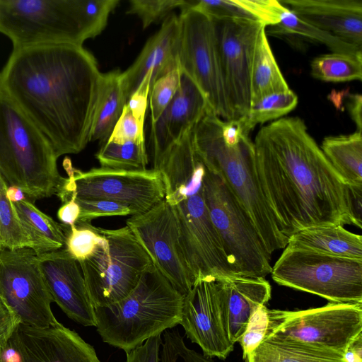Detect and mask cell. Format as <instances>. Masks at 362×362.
<instances>
[{
    "instance_id": "6da1fadb",
    "label": "cell",
    "mask_w": 362,
    "mask_h": 362,
    "mask_svg": "<svg viewBox=\"0 0 362 362\" xmlns=\"http://www.w3.org/2000/svg\"><path fill=\"white\" fill-rule=\"evenodd\" d=\"M253 143L262 192L286 237L314 226H356L349 185L301 118L272 122Z\"/></svg>"
},
{
    "instance_id": "7a4b0ae2",
    "label": "cell",
    "mask_w": 362,
    "mask_h": 362,
    "mask_svg": "<svg viewBox=\"0 0 362 362\" xmlns=\"http://www.w3.org/2000/svg\"><path fill=\"white\" fill-rule=\"evenodd\" d=\"M101 74L83 46L38 45L13 50L0 85L59 158L78 153L90 142Z\"/></svg>"
},
{
    "instance_id": "3957f363",
    "label": "cell",
    "mask_w": 362,
    "mask_h": 362,
    "mask_svg": "<svg viewBox=\"0 0 362 362\" xmlns=\"http://www.w3.org/2000/svg\"><path fill=\"white\" fill-rule=\"evenodd\" d=\"M223 120L209 107L192 131L197 154L206 168L217 175L249 215L268 252L285 248L288 238L262 192L256 170L254 143L244 135L234 145L222 136Z\"/></svg>"
},
{
    "instance_id": "277c9868",
    "label": "cell",
    "mask_w": 362,
    "mask_h": 362,
    "mask_svg": "<svg viewBox=\"0 0 362 362\" xmlns=\"http://www.w3.org/2000/svg\"><path fill=\"white\" fill-rule=\"evenodd\" d=\"M204 173L205 165L199 161L177 166L163 175L164 199L175 216L180 245L195 281L237 275L205 203Z\"/></svg>"
},
{
    "instance_id": "5b68a950",
    "label": "cell",
    "mask_w": 362,
    "mask_h": 362,
    "mask_svg": "<svg viewBox=\"0 0 362 362\" xmlns=\"http://www.w3.org/2000/svg\"><path fill=\"white\" fill-rule=\"evenodd\" d=\"M182 300L152 264L128 296L93 308L97 332L104 342L129 351L180 325Z\"/></svg>"
},
{
    "instance_id": "8992f818",
    "label": "cell",
    "mask_w": 362,
    "mask_h": 362,
    "mask_svg": "<svg viewBox=\"0 0 362 362\" xmlns=\"http://www.w3.org/2000/svg\"><path fill=\"white\" fill-rule=\"evenodd\" d=\"M43 133L0 85V174L32 202L56 194L62 177Z\"/></svg>"
},
{
    "instance_id": "52a82bcc",
    "label": "cell",
    "mask_w": 362,
    "mask_h": 362,
    "mask_svg": "<svg viewBox=\"0 0 362 362\" xmlns=\"http://www.w3.org/2000/svg\"><path fill=\"white\" fill-rule=\"evenodd\" d=\"M270 274L279 285L319 296L329 302L362 303V259L286 245Z\"/></svg>"
},
{
    "instance_id": "ba28073f",
    "label": "cell",
    "mask_w": 362,
    "mask_h": 362,
    "mask_svg": "<svg viewBox=\"0 0 362 362\" xmlns=\"http://www.w3.org/2000/svg\"><path fill=\"white\" fill-rule=\"evenodd\" d=\"M107 243L78 262L94 308L105 307L128 296L152 262L127 226L99 228Z\"/></svg>"
},
{
    "instance_id": "9c48e42d",
    "label": "cell",
    "mask_w": 362,
    "mask_h": 362,
    "mask_svg": "<svg viewBox=\"0 0 362 362\" xmlns=\"http://www.w3.org/2000/svg\"><path fill=\"white\" fill-rule=\"evenodd\" d=\"M204 196L211 220L237 275L264 278L271 256L252 219L216 174L205 166Z\"/></svg>"
},
{
    "instance_id": "30bf717a",
    "label": "cell",
    "mask_w": 362,
    "mask_h": 362,
    "mask_svg": "<svg viewBox=\"0 0 362 362\" xmlns=\"http://www.w3.org/2000/svg\"><path fill=\"white\" fill-rule=\"evenodd\" d=\"M62 177L56 195L63 202L71 199H106L124 204L134 215L143 214L165 198L161 173L156 169L137 170L93 168H75L66 158Z\"/></svg>"
},
{
    "instance_id": "8fae6325",
    "label": "cell",
    "mask_w": 362,
    "mask_h": 362,
    "mask_svg": "<svg viewBox=\"0 0 362 362\" xmlns=\"http://www.w3.org/2000/svg\"><path fill=\"white\" fill-rule=\"evenodd\" d=\"M0 32L13 50L86 40L71 0H0Z\"/></svg>"
},
{
    "instance_id": "7c38bea8",
    "label": "cell",
    "mask_w": 362,
    "mask_h": 362,
    "mask_svg": "<svg viewBox=\"0 0 362 362\" xmlns=\"http://www.w3.org/2000/svg\"><path fill=\"white\" fill-rule=\"evenodd\" d=\"M268 316L264 337L291 339L344 355L362 332V303L329 302L320 308L295 311L268 309Z\"/></svg>"
},
{
    "instance_id": "4fadbf2b",
    "label": "cell",
    "mask_w": 362,
    "mask_h": 362,
    "mask_svg": "<svg viewBox=\"0 0 362 362\" xmlns=\"http://www.w3.org/2000/svg\"><path fill=\"white\" fill-rule=\"evenodd\" d=\"M179 66L204 94L222 119H234L228 100L217 50L214 21L192 8L180 10Z\"/></svg>"
},
{
    "instance_id": "5bb4252c",
    "label": "cell",
    "mask_w": 362,
    "mask_h": 362,
    "mask_svg": "<svg viewBox=\"0 0 362 362\" xmlns=\"http://www.w3.org/2000/svg\"><path fill=\"white\" fill-rule=\"evenodd\" d=\"M0 298L23 324L47 327L58 322L37 255L30 248L0 252Z\"/></svg>"
},
{
    "instance_id": "9a60e30c",
    "label": "cell",
    "mask_w": 362,
    "mask_h": 362,
    "mask_svg": "<svg viewBox=\"0 0 362 362\" xmlns=\"http://www.w3.org/2000/svg\"><path fill=\"white\" fill-rule=\"evenodd\" d=\"M126 223L152 264L182 296L195 279L186 262L174 212L165 199L147 211L132 216Z\"/></svg>"
},
{
    "instance_id": "2e32d148",
    "label": "cell",
    "mask_w": 362,
    "mask_h": 362,
    "mask_svg": "<svg viewBox=\"0 0 362 362\" xmlns=\"http://www.w3.org/2000/svg\"><path fill=\"white\" fill-rule=\"evenodd\" d=\"M222 77L234 119L251 104V69L255 46L262 24L243 20L214 19Z\"/></svg>"
},
{
    "instance_id": "e0dca14e",
    "label": "cell",
    "mask_w": 362,
    "mask_h": 362,
    "mask_svg": "<svg viewBox=\"0 0 362 362\" xmlns=\"http://www.w3.org/2000/svg\"><path fill=\"white\" fill-rule=\"evenodd\" d=\"M6 362H100L95 349L60 322L47 327L21 323L6 346Z\"/></svg>"
},
{
    "instance_id": "ac0fdd59",
    "label": "cell",
    "mask_w": 362,
    "mask_h": 362,
    "mask_svg": "<svg viewBox=\"0 0 362 362\" xmlns=\"http://www.w3.org/2000/svg\"><path fill=\"white\" fill-rule=\"evenodd\" d=\"M180 325L207 356L226 358L233 350L223 323L218 284L213 278L197 279L183 296Z\"/></svg>"
},
{
    "instance_id": "d6986e66",
    "label": "cell",
    "mask_w": 362,
    "mask_h": 362,
    "mask_svg": "<svg viewBox=\"0 0 362 362\" xmlns=\"http://www.w3.org/2000/svg\"><path fill=\"white\" fill-rule=\"evenodd\" d=\"M37 260L53 301L72 320L95 327L80 263L64 247L37 255Z\"/></svg>"
},
{
    "instance_id": "ffe728a7",
    "label": "cell",
    "mask_w": 362,
    "mask_h": 362,
    "mask_svg": "<svg viewBox=\"0 0 362 362\" xmlns=\"http://www.w3.org/2000/svg\"><path fill=\"white\" fill-rule=\"evenodd\" d=\"M209 107L203 92L182 71L175 95L157 120L151 123L153 163L194 129Z\"/></svg>"
},
{
    "instance_id": "44dd1931",
    "label": "cell",
    "mask_w": 362,
    "mask_h": 362,
    "mask_svg": "<svg viewBox=\"0 0 362 362\" xmlns=\"http://www.w3.org/2000/svg\"><path fill=\"white\" fill-rule=\"evenodd\" d=\"M180 33L179 16L172 13L148 40L134 62L122 72L127 100L148 74H151V87L157 79L180 66Z\"/></svg>"
},
{
    "instance_id": "7402d4cb",
    "label": "cell",
    "mask_w": 362,
    "mask_h": 362,
    "mask_svg": "<svg viewBox=\"0 0 362 362\" xmlns=\"http://www.w3.org/2000/svg\"><path fill=\"white\" fill-rule=\"evenodd\" d=\"M216 281L224 326L235 344L245 332L256 310L270 299L272 288L262 277L235 275Z\"/></svg>"
},
{
    "instance_id": "603a6c76",
    "label": "cell",
    "mask_w": 362,
    "mask_h": 362,
    "mask_svg": "<svg viewBox=\"0 0 362 362\" xmlns=\"http://www.w3.org/2000/svg\"><path fill=\"white\" fill-rule=\"evenodd\" d=\"M303 21L362 48L361 0H281Z\"/></svg>"
},
{
    "instance_id": "cb8c5ba5",
    "label": "cell",
    "mask_w": 362,
    "mask_h": 362,
    "mask_svg": "<svg viewBox=\"0 0 362 362\" xmlns=\"http://www.w3.org/2000/svg\"><path fill=\"white\" fill-rule=\"evenodd\" d=\"M287 245L332 256L362 259V236L341 225L301 230L288 238Z\"/></svg>"
},
{
    "instance_id": "d4e9b609",
    "label": "cell",
    "mask_w": 362,
    "mask_h": 362,
    "mask_svg": "<svg viewBox=\"0 0 362 362\" xmlns=\"http://www.w3.org/2000/svg\"><path fill=\"white\" fill-rule=\"evenodd\" d=\"M246 362H346L339 351L269 335L246 356Z\"/></svg>"
},
{
    "instance_id": "484cf974",
    "label": "cell",
    "mask_w": 362,
    "mask_h": 362,
    "mask_svg": "<svg viewBox=\"0 0 362 362\" xmlns=\"http://www.w3.org/2000/svg\"><path fill=\"white\" fill-rule=\"evenodd\" d=\"M189 8L211 18L249 21L267 28L280 22L284 6L276 0H191Z\"/></svg>"
},
{
    "instance_id": "4316f807",
    "label": "cell",
    "mask_w": 362,
    "mask_h": 362,
    "mask_svg": "<svg viewBox=\"0 0 362 362\" xmlns=\"http://www.w3.org/2000/svg\"><path fill=\"white\" fill-rule=\"evenodd\" d=\"M127 102L119 69L101 74L98 95L90 132V141L105 144Z\"/></svg>"
},
{
    "instance_id": "83f0119b",
    "label": "cell",
    "mask_w": 362,
    "mask_h": 362,
    "mask_svg": "<svg viewBox=\"0 0 362 362\" xmlns=\"http://www.w3.org/2000/svg\"><path fill=\"white\" fill-rule=\"evenodd\" d=\"M320 148L332 167L349 186H362V134L325 137Z\"/></svg>"
},
{
    "instance_id": "f1b7e54d",
    "label": "cell",
    "mask_w": 362,
    "mask_h": 362,
    "mask_svg": "<svg viewBox=\"0 0 362 362\" xmlns=\"http://www.w3.org/2000/svg\"><path fill=\"white\" fill-rule=\"evenodd\" d=\"M21 224L28 235L37 255L64 247L65 235L60 223L25 199L14 204Z\"/></svg>"
},
{
    "instance_id": "f546056e",
    "label": "cell",
    "mask_w": 362,
    "mask_h": 362,
    "mask_svg": "<svg viewBox=\"0 0 362 362\" xmlns=\"http://www.w3.org/2000/svg\"><path fill=\"white\" fill-rule=\"evenodd\" d=\"M289 89L269 43L266 27L262 26L257 37L252 63L251 103L266 95Z\"/></svg>"
},
{
    "instance_id": "4dcf8cb0",
    "label": "cell",
    "mask_w": 362,
    "mask_h": 362,
    "mask_svg": "<svg viewBox=\"0 0 362 362\" xmlns=\"http://www.w3.org/2000/svg\"><path fill=\"white\" fill-rule=\"evenodd\" d=\"M271 33L295 35L310 39L326 46L332 52L362 57V48L349 44L298 18L284 6L280 22L272 26Z\"/></svg>"
},
{
    "instance_id": "1f68e13d",
    "label": "cell",
    "mask_w": 362,
    "mask_h": 362,
    "mask_svg": "<svg viewBox=\"0 0 362 362\" xmlns=\"http://www.w3.org/2000/svg\"><path fill=\"white\" fill-rule=\"evenodd\" d=\"M297 95L291 89L266 95L251 103L247 112L237 119L244 134L249 135L253 128L269 121H275L294 110Z\"/></svg>"
},
{
    "instance_id": "d6a6232c",
    "label": "cell",
    "mask_w": 362,
    "mask_h": 362,
    "mask_svg": "<svg viewBox=\"0 0 362 362\" xmlns=\"http://www.w3.org/2000/svg\"><path fill=\"white\" fill-rule=\"evenodd\" d=\"M310 74L326 82H345L362 78V57L332 52L314 58Z\"/></svg>"
},
{
    "instance_id": "836d02e7",
    "label": "cell",
    "mask_w": 362,
    "mask_h": 362,
    "mask_svg": "<svg viewBox=\"0 0 362 362\" xmlns=\"http://www.w3.org/2000/svg\"><path fill=\"white\" fill-rule=\"evenodd\" d=\"M100 168L137 170H146L148 163L145 143L107 141L95 155Z\"/></svg>"
},
{
    "instance_id": "e575fe53",
    "label": "cell",
    "mask_w": 362,
    "mask_h": 362,
    "mask_svg": "<svg viewBox=\"0 0 362 362\" xmlns=\"http://www.w3.org/2000/svg\"><path fill=\"white\" fill-rule=\"evenodd\" d=\"M7 187L0 174V243L4 250L31 249V240L21 224L14 204L6 199Z\"/></svg>"
},
{
    "instance_id": "d590c367",
    "label": "cell",
    "mask_w": 362,
    "mask_h": 362,
    "mask_svg": "<svg viewBox=\"0 0 362 362\" xmlns=\"http://www.w3.org/2000/svg\"><path fill=\"white\" fill-rule=\"evenodd\" d=\"M86 40L94 38L105 28L119 0H71Z\"/></svg>"
},
{
    "instance_id": "8d00e7d4",
    "label": "cell",
    "mask_w": 362,
    "mask_h": 362,
    "mask_svg": "<svg viewBox=\"0 0 362 362\" xmlns=\"http://www.w3.org/2000/svg\"><path fill=\"white\" fill-rule=\"evenodd\" d=\"M62 226L65 235L64 248L79 262L89 257L98 246L107 243L99 228L91 223L76 222L72 226Z\"/></svg>"
},
{
    "instance_id": "74e56055",
    "label": "cell",
    "mask_w": 362,
    "mask_h": 362,
    "mask_svg": "<svg viewBox=\"0 0 362 362\" xmlns=\"http://www.w3.org/2000/svg\"><path fill=\"white\" fill-rule=\"evenodd\" d=\"M129 3L127 13L138 16L144 29L163 21L173 10L178 8L181 10L189 6V0H131Z\"/></svg>"
},
{
    "instance_id": "f35d334b",
    "label": "cell",
    "mask_w": 362,
    "mask_h": 362,
    "mask_svg": "<svg viewBox=\"0 0 362 362\" xmlns=\"http://www.w3.org/2000/svg\"><path fill=\"white\" fill-rule=\"evenodd\" d=\"M180 66L157 79L151 86L148 98L151 123L157 120L175 95L180 83Z\"/></svg>"
},
{
    "instance_id": "ab89813d",
    "label": "cell",
    "mask_w": 362,
    "mask_h": 362,
    "mask_svg": "<svg viewBox=\"0 0 362 362\" xmlns=\"http://www.w3.org/2000/svg\"><path fill=\"white\" fill-rule=\"evenodd\" d=\"M72 199L81 210L76 222L91 223L92 220L100 217L134 215L129 206L119 202L106 199Z\"/></svg>"
},
{
    "instance_id": "60d3db41",
    "label": "cell",
    "mask_w": 362,
    "mask_h": 362,
    "mask_svg": "<svg viewBox=\"0 0 362 362\" xmlns=\"http://www.w3.org/2000/svg\"><path fill=\"white\" fill-rule=\"evenodd\" d=\"M107 141L145 143L144 124L133 116L126 105Z\"/></svg>"
},
{
    "instance_id": "b9f144b4",
    "label": "cell",
    "mask_w": 362,
    "mask_h": 362,
    "mask_svg": "<svg viewBox=\"0 0 362 362\" xmlns=\"http://www.w3.org/2000/svg\"><path fill=\"white\" fill-rule=\"evenodd\" d=\"M269 325L268 308H259L251 317L247 329L239 342L243 349V357L247 355L264 339Z\"/></svg>"
},
{
    "instance_id": "7bdbcfd3",
    "label": "cell",
    "mask_w": 362,
    "mask_h": 362,
    "mask_svg": "<svg viewBox=\"0 0 362 362\" xmlns=\"http://www.w3.org/2000/svg\"><path fill=\"white\" fill-rule=\"evenodd\" d=\"M151 79V74L149 73L144 77L138 88L131 95L126 103V106L133 116L144 124L148 105Z\"/></svg>"
},
{
    "instance_id": "ee69618b",
    "label": "cell",
    "mask_w": 362,
    "mask_h": 362,
    "mask_svg": "<svg viewBox=\"0 0 362 362\" xmlns=\"http://www.w3.org/2000/svg\"><path fill=\"white\" fill-rule=\"evenodd\" d=\"M162 341L161 334L146 339L141 345L125 352V362H160Z\"/></svg>"
},
{
    "instance_id": "f6af8a7d",
    "label": "cell",
    "mask_w": 362,
    "mask_h": 362,
    "mask_svg": "<svg viewBox=\"0 0 362 362\" xmlns=\"http://www.w3.org/2000/svg\"><path fill=\"white\" fill-rule=\"evenodd\" d=\"M21 321L0 298V341L7 343Z\"/></svg>"
},
{
    "instance_id": "bcb514c9",
    "label": "cell",
    "mask_w": 362,
    "mask_h": 362,
    "mask_svg": "<svg viewBox=\"0 0 362 362\" xmlns=\"http://www.w3.org/2000/svg\"><path fill=\"white\" fill-rule=\"evenodd\" d=\"M80 207L74 200L64 202L57 211V217L62 224L72 226L76 223L80 215Z\"/></svg>"
},
{
    "instance_id": "7dc6e473",
    "label": "cell",
    "mask_w": 362,
    "mask_h": 362,
    "mask_svg": "<svg viewBox=\"0 0 362 362\" xmlns=\"http://www.w3.org/2000/svg\"><path fill=\"white\" fill-rule=\"evenodd\" d=\"M346 108L351 119L356 125L358 132H361L362 129V96L361 94L354 93L347 95Z\"/></svg>"
},
{
    "instance_id": "c3c4849f",
    "label": "cell",
    "mask_w": 362,
    "mask_h": 362,
    "mask_svg": "<svg viewBox=\"0 0 362 362\" xmlns=\"http://www.w3.org/2000/svg\"><path fill=\"white\" fill-rule=\"evenodd\" d=\"M351 209L356 226L362 228V186H349Z\"/></svg>"
},
{
    "instance_id": "681fc988",
    "label": "cell",
    "mask_w": 362,
    "mask_h": 362,
    "mask_svg": "<svg viewBox=\"0 0 362 362\" xmlns=\"http://www.w3.org/2000/svg\"><path fill=\"white\" fill-rule=\"evenodd\" d=\"M361 334H360L348 347L344 353L346 362H361Z\"/></svg>"
},
{
    "instance_id": "f907efd6",
    "label": "cell",
    "mask_w": 362,
    "mask_h": 362,
    "mask_svg": "<svg viewBox=\"0 0 362 362\" xmlns=\"http://www.w3.org/2000/svg\"><path fill=\"white\" fill-rule=\"evenodd\" d=\"M6 199L11 202L16 204L26 199V195L18 187L10 185L6 189Z\"/></svg>"
},
{
    "instance_id": "816d5d0a",
    "label": "cell",
    "mask_w": 362,
    "mask_h": 362,
    "mask_svg": "<svg viewBox=\"0 0 362 362\" xmlns=\"http://www.w3.org/2000/svg\"><path fill=\"white\" fill-rule=\"evenodd\" d=\"M6 343L0 341V362H6Z\"/></svg>"
},
{
    "instance_id": "f5cc1de1",
    "label": "cell",
    "mask_w": 362,
    "mask_h": 362,
    "mask_svg": "<svg viewBox=\"0 0 362 362\" xmlns=\"http://www.w3.org/2000/svg\"><path fill=\"white\" fill-rule=\"evenodd\" d=\"M4 250V249H3V247H2V246H1V243H0V252H1V250Z\"/></svg>"
}]
</instances>
